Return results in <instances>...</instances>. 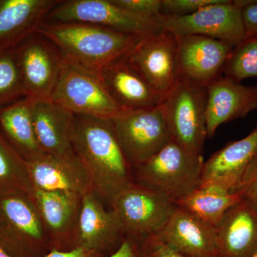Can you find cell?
<instances>
[{"label":"cell","instance_id":"7","mask_svg":"<svg viewBox=\"0 0 257 257\" xmlns=\"http://www.w3.org/2000/svg\"><path fill=\"white\" fill-rule=\"evenodd\" d=\"M109 121L133 168L172 140L163 103L143 109H121Z\"/></svg>","mask_w":257,"mask_h":257},{"label":"cell","instance_id":"33","mask_svg":"<svg viewBox=\"0 0 257 257\" xmlns=\"http://www.w3.org/2000/svg\"><path fill=\"white\" fill-rule=\"evenodd\" d=\"M241 18L246 37H257V0H241Z\"/></svg>","mask_w":257,"mask_h":257},{"label":"cell","instance_id":"28","mask_svg":"<svg viewBox=\"0 0 257 257\" xmlns=\"http://www.w3.org/2000/svg\"><path fill=\"white\" fill-rule=\"evenodd\" d=\"M25 97L14 49L0 50V109Z\"/></svg>","mask_w":257,"mask_h":257},{"label":"cell","instance_id":"34","mask_svg":"<svg viewBox=\"0 0 257 257\" xmlns=\"http://www.w3.org/2000/svg\"><path fill=\"white\" fill-rule=\"evenodd\" d=\"M108 257H143L140 239L125 236L117 250Z\"/></svg>","mask_w":257,"mask_h":257},{"label":"cell","instance_id":"36","mask_svg":"<svg viewBox=\"0 0 257 257\" xmlns=\"http://www.w3.org/2000/svg\"><path fill=\"white\" fill-rule=\"evenodd\" d=\"M0 257H13L10 256V255L8 254V253H7L5 252V251H3V249H1L0 248Z\"/></svg>","mask_w":257,"mask_h":257},{"label":"cell","instance_id":"17","mask_svg":"<svg viewBox=\"0 0 257 257\" xmlns=\"http://www.w3.org/2000/svg\"><path fill=\"white\" fill-rule=\"evenodd\" d=\"M26 162L32 189L62 191L81 196L93 190L87 172L75 153L58 156L44 153Z\"/></svg>","mask_w":257,"mask_h":257},{"label":"cell","instance_id":"15","mask_svg":"<svg viewBox=\"0 0 257 257\" xmlns=\"http://www.w3.org/2000/svg\"><path fill=\"white\" fill-rule=\"evenodd\" d=\"M177 37L181 76L207 86L222 76L232 45L201 35Z\"/></svg>","mask_w":257,"mask_h":257},{"label":"cell","instance_id":"26","mask_svg":"<svg viewBox=\"0 0 257 257\" xmlns=\"http://www.w3.org/2000/svg\"><path fill=\"white\" fill-rule=\"evenodd\" d=\"M32 192L26 160L0 132V194Z\"/></svg>","mask_w":257,"mask_h":257},{"label":"cell","instance_id":"19","mask_svg":"<svg viewBox=\"0 0 257 257\" xmlns=\"http://www.w3.org/2000/svg\"><path fill=\"white\" fill-rule=\"evenodd\" d=\"M156 236L175 251L189 257H217L216 228L176 205Z\"/></svg>","mask_w":257,"mask_h":257},{"label":"cell","instance_id":"6","mask_svg":"<svg viewBox=\"0 0 257 257\" xmlns=\"http://www.w3.org/2000/svg\"><path fill=\"white\" fill-rule=\"evenodd\" d=\"M49 99L79 116L109 119L121 110L99 73L64 58L58 80Z\"/></svg>","mask_w":257,"mask_h":257},{"label":"cell","instance_id":"18","mask_svg":"<svg viewBox=\"0 0 257 257\" xmlns=\"http://www.w3.org/2000/svg\"><path fill=\"white\" fill-rule=\"evenodd\" d=\"M99 74L109 95L121 109L152 107L165 101L166 96L149 84L126 56L106 64Z\"/></svg>","mask_w":257,"mask_h":257},{"label":"cell","instance_id":"37","mask_svg":"<svg viewBox=\"0 0 257 257\" xmlns=\"http://www.w3.org/2000/svg\"><path fill=\"white\" fill-rule=\"evenodd\" d=\"M248 257H257V248L254 250V251Z\"/></svg>","mask_w":257,"mask_h":257},{"label":"cell","instance_id":"2","mask_svg":"<svg viewBox=\"0 0 257 257\" xmlns=\"http://www.w3.org/2000/svg\"><path fill=\"white\" fill-rule=\"evenodd\" d=\"M37 32L48 39L64 60L99 73L111 61L131 52L142 37L94 24L42 22Z\"/></svg>","mask_w":257,"mask_h":257},{"label":"cell","instance_id":"24","mask_svg":"<svg viewBox=\"0 0 257 257\" xmlns=\"http://www.w3.org/2000/svg\"><path fill=\"white\" fill-rule=\"evenodd\" d=\"M33 103V99L25 96L0 109V132L26 161L44 154L34 130Z\"/></svg>","mask_w":257,"mask_h":257},{"label":"cell","instance_id":"14","mask_svg":"<svg viewBox=\"0 0 257 257\" xmlns=\"http://www.w3.org/2000/svg\"><path fill=\"white\" fill-rule=\"evenodd\" d=\"M121 225L114 211L107 210L94 190L82 197L75 231V248L93 250L109 256L124 239Z\"/></svg>","mask_w":257,"mask_h":257},{"label":"cell","instance_id":"35","mask_svg":"<svg viewBox=\"0 0 257 257\" xmlns=\"http://www.w3.org/2000/svg\"><path fill=\"white\" fill-rule=\"evenodd\" d=\"M45 257H106L104 255L82 247L74 248L69 251L52 250Z\"/></svg>","mask_w":257,"mask_h":257},{"label":"cell","instance_id":"23","mask_svg":"<svg viewBox=\"0 0 257 257\" xmlns=\"http://www.w3.org/2000/svg\"><path fill=\"white\" fill-rule=\"evenodd\" d=\"M256 156L257 124L247 136L226 144L204 162L202 183L219 184L233 191Z\"/></svg>","mask_w":257,"mask_h":257},{"label":"cell","instance_id":"16","mask_svg":"<svg viewBox=\"0 0 257 257\" xmlns=\"http://www.w3.org/2000/svg\"><path fill=\"white\" fill-rule=\"evenodd\" d=\"M206 87L207 138H213L221 124L245 117L257 109V85H243L222 75Z\"/></svg>","mask_w":257,"mask_h":257},{"label":"cell","instance_id":"31","mask_svg":"<svg viewBox=\"0 0 257 257\" xmlns=\"http://www.w3.org/2000/svg\"><path fill=\"white\" fill-rule=\"evenodd\" d=\"M121 8L136 14L157 18L162 14V0H112Z\"/></svg>","mask_w":257,"mask_h":257},{"label":"cell","instance_id":"13","mask_svg":"<svg viewBox=\"0 0 257 257\" xmlns=\"http://www.w3.org/2000/svg\"><path fill=\"white\" fill-rule=\"evenodd\" d=\"M31 196L50 241L51 251H69L75 248V231L82 196L40 189H32Z\"/></svg>","mask_w":257,"mask_h":257},{"label":"cell","instance_id":"27","mask_svg":"<svg viewBox=\"0 0 257 257\" xmlns=\"http://www.w3.org/2000/svg\"><path fill=\"white\" fill-rule=\"evenodd\" d=\"M222 75L238 82L257 77V37H246L233 47Z\"/></svg>","mask_w":257,"mask_h":257},{"label":"cell","instance_id":"5","mask_svg":"<svg viewBox=\"0 0 257 257\" xmlns=\"http://www.w3.org/2000/svg\"><path fill=\"white\" fill-rule=\"evenodd\" d=\"M207 96L205 86L181 77L163 102L171 140L194 155H202L207 138Z\"/></svg>","mask_w":257,"mask_h":257},{"label":"cell","instance_id":"1","mask_svg":"<svg viewBox=\"0 0 257 257\" xmlns=\"http://www.w3.org/2000/svg\"><path fill=\"white\" fill-rule=\"evenodd\" d=\"M72 147L87 172L93 190L110 204L135 182L133 167L109 119L74 115Z\"/></svg>","mask_w":257,"mask_h":257},{"label":"cell","instance_id":"9","mask_svg":"<svg viewBox=\"0 0 257 257\" xmlns=\"http://www.w3.org/2000/svg\"><path fill=\"white\" fill-rule=\"evenodd\" d=\"M109 205L124 237L137 239L160 232L176 207L165 196L136 182L118 194Z\"/></svg>","mask_w":257,"mask_h":257},{"label":"cell","instance_id":"32","mask_svg":"<svg viewBox=\"0 0 257 257\" xmlns=\"http://www.w3.org/2000/svg\"><path fill=\"white\" fill-rule=\"evenodd\" d=\"M140 241L143 257H189L170 247L155 234L140 239Z\"/></svg>","mask_w":257,"mask_h":257},{"label":"cell","instance_id":"21","mask_svg":"<svg viewBox=\"0 0 257 257\" xmlns=\"http://www.w3.org/2000/svg\"><path fill=\"white\" fill-rule=\"evenodd\" d=\"M61 0H0V50L18 46L37 32Z\"/></svg>","mask_w":257,"mask_h":257},{"label":"cell","instance_id":"22","mask_svg":"<svg viewBox=\"0 0 257 257\" xmlns=\"http://www.w3.org/2000/svg\"><path fill=\"white\" fill-rule=\"evenodd\" d=\"M217 257H248L257 248V211L243 200L216 227Z\"/></svg>","mask_w":257,"mask_h":257},{"label":"cell","instance_id":"12","mask_svg":"<svg viewBox=\"0 0 257 257\" xmlns=\"http://www.w3.org/2000/svg\"><path fill=\"white\" fill-rule=\"evenodd\" d=\"M155 90L167 95L181 78L177 37L166 30L142 37L126 55Z\"/></svg>","mask_w":257,"mask_h":257},{"label":"cell","instance_id":"10","mask_svg":"<svg viewBox=\"0 0 257 257\" xmlns=\"http://www.w3.org/2000/svg\"><path fill=\"white\" fill-rule=\"evenodd\" d=\"M157 18L136 14L114 4L112 0H61L45 20L94 24L143 37L162 30Z\"/></svg>","mask_w":257,"mask_h":257},{"label":"cell","instance_id":"8","mask_svg":"<svg viewBox=\"0 0 257 257\" xmlns=\"http://www.w3.org/2000/svg\"><path fill=\"white\" fill-rule=\"evenodd\" d=\"M241 0H219L196 13L184 16L160 14V28L182 35H201L236 46L246 38L241 18Z\"/></svg>","mask_w":257,"mask_h":257},{"label":"cell","instance_id":"4","mask_svg":"<svg viewBox=\"0 0 257 257\" xmlns=\"http://www.w3.org/2000/svg\"><path fill=\"white\" fill-rule=\"evenodd\" d=\"M0 248L13 257H45L51 251L31 194H0Z\"/></svg>","mask_w":257,"mask_h":257},{"label":"cell","instance_id":"29","mask_svg":"<svg viewBox=\"0 0 257 257\" xmlns=\"http://www.w3.org/2000/svg\"><path fill=\"white\" fill-rule=\"evenodd\" d=\"M233 191L239 193L257 211V156L243 172Z\"/></svg>","mask_w":257,"mask_h":257},{"label":"cell","instance_id":"30","mask_svg":"<svg viewBox=\"0 0 257 257\" xmlns=\"http://www.w3.org/2000/svg\"><path fill=\"white\" fill-rule=\"evenodd\" d=\"M219 0H162V13L165 15H191Z\"/></svg>","mask_w":257,"mask_h":257},{"label":"cell","instance_id":"3","mask_svg":"<svg viewBox=\"0 0 257 257\" xmlns=\"http://www.w3.org/2000/svg\"><path fill=\"white\" fill-rule=\"evenodd\" d=\"M204 159L171 140L156 154L134 167L135 182L148 187L174 203L202 183Z\"/></svg>","mask_w":257,"mask_h":257},{"label":"cell","instance_id":"11","mask_svg":"<svg viewBox=\"0 0 257 257\" xmlns=\"http://www.w3.org/2000/svg\"><path fill=\"white\" fill-rule=\"evenodd\" d=\"M25 97L49 99L53 92L63 57L48 39L34 32L14 48Z\"/></svg>","mask_w":257,"mask_h":257},{"label":"cell","instance_id":"25","mask_svg":"<svg viewBox=\"0 0 257 257\" xmlns=\"http://www.w3.org/2000/svg\"><path fill=\"white\" fill-rule=\"evenodd\" d=\"M242 200L239 193L225 186L204 182L175 204L216 228L229 209Z\"/></svg>","mask_w":257,"mask_h":257},{"label":"cell","instance_id":"20","mask_svg":"<svg viewBox=\"0 0 257 257\" xmlns=\"http://www.w3.org/2000/svg\"><path fill=\"white\" fill-rule=\"evenodd\" d=\"M32 117L37 143L43 153L57 156L74 153V114L50 99H41L34 100Z\"/></svg>","mask_w":257,"mask_h":257}]
</instances>
